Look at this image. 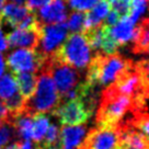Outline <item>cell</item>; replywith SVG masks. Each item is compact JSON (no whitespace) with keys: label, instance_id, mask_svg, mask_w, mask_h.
Segmentation results:
<instances>
[{"label":"cell","instance_id":"obj_1","mask_svg":"<svg viewBox=\"0 0 149 149\" xmlns=\"http://www.w3.org/2000/svg\"><path fill=\"white\" fill-rule=\"evenodd\" d=\"M35 91L30 99L25 101L23 111L30 116L36 114L53 113L61 104V97L49 72L45 69L38 71Z\"/></svg>","mask_w":149,"mask_h":149},{"label":"cell","instance_id":"obj_2","mask_svg":"<svg viewBox=\"0 0 149 149\" xmlns=\"http://www.w3.org/2000/svg\"><path fill=\"white\" fill-rule=\"evenodd\" d=\"M88 67L86 82L91 87H95L97 84L103 87L111 86L122 74L130 70V64L116 54L110 56H95Z\"/></svg>","mask_w":149,"mask_h":149},{"label":"cell","instance_id":"obj_3","mask_svg":"<svg viewBox=\"0 0 149 149\" xmlns=\"http://www.w3.org/2000/svg\"><path fill=\"white\" fill-rule=\"evenodd\" d=\"M91 51L92 49L82 33H72L66 37L65 42L53 57L76 69H84L92 61Z\"/></svg>","mask_w":149,"mask_h":149},{"label":"cell","instance_id":"obj_4","mask_svg":"<svg viewBox=\"0 0 149 149\" xmlns=\"http://www.w3.org/2000/svg\"><path fill=\"white\" fill-rule=\"evenodd\" d=\"M132 97L120 94L107 88L99 110V126L114 127L132 107Z\"/></svg>","mask_w":149,"mask_h":149},{"label":"cell","instance_id":"obj_5","mask_svg":"<svg viewBox=\"0 0 149 149\" xmlns=\"http://www.w3.org/2000/svg\"><path fill=\"white\" fill-rule=\"evenodd\" d=\"M42 69L47 70L53 78L59 97L74 89L79 82V74L76 68L58 61L55 57H48L43 64Z\"/></svg>","mask_w":149,"mask_h":149},{"label":"cell","instance_id":"obj_6","mask_svg":"<svg viewBox=\"0 0 149 149\" xmlns=\"http://www.w3.org/2000/svg\"><path fill=\"white\" fill-rule=\"evenodd\" d=\"M53 113L58 117L61 125H82L91 116L92 107L80 99H74L59 104Z\"/></svg>","mask_w":149,"mask_h":149},{"label":"cell","instance_id":"obj_7","mask_svg":"<svg viewBox=\"0 0 149 149\" xmlns=\"http://www.w3.org/2000/svg\"><path fill=\"white\" fill-rule=\"evenodd\" d=\"M46 58L40 55L36 49L19 48L11 52L6 64L13 74L18 72H38Z\"/></svg>","mask_w":149,"mask_h":149},{"label":"cell","instance_id":"obj_8","mask_svg":"<svg viewBox=\"0 0 149 149\" xmlns=\"http://www.w3.org/2000/svg\"><path fill=\"white\" fill-rule=\"evenodd\" d=\"M68 36V29L66 23L42 25L41 38L37 46V52L44 58H48L55 54L57 49L65 42Z\"/></svg>","mask_w":149,"mask_h":149},{"label":"cell","instance_id":"obj_9","mask_svg":"<svg viewBox=\"0 0 149 149\" xmlns=\"http://www.w3.org/2000/svg\"><path fill=\"white\" fill-rule=\"evenodd\" d=\"M0 21L17 29H31L41 25L34 11L30 10L26 6L15 2L5 5Z\"/></svg>","mask_w":149,"mask_h":149},{"label":"cell","instance_id":"obj_10","mask_svg":"<svg viewBox=\"0 0 149 149\" xmlns=\"http://www.w3.org/2000/svg\"><path fill=\"white\" fill-rule=\"evenodd\" d=\"M120 133L114 127L99 126L86 136L79 149H117Z\"/></svg>","mask_w":149,"mask_h":149},{"label":"cell","instance_id":"obj_11","mask_svg":"<svg viewBox=\"0 0 149 149\" xmlns=\"http://www.w3.org/2000/svg\"><path fill=\"white\" fill-rule=\"evenodd\" d=\"M41 30L42 25L31 29H15L6 36L8 46L36 49L41 38Z\"/></svg>","mask_w":149,"mask_h":149},{"label":"cell","instance_id":"obj_12","mask_svg":"<svg viewBox=\"0 0 149 149\" xmlns=\"http://www.w3.org/2000/svg\"><path fill=\"white\" fill-rule=\"evenodd\" d=\"M37 20L41 25L64 23L67 19L66 0H51L40 8Z\"/></svg>","mask_w":149,"mask_h":149},{"label":"cell","instance_id":"obj_13","mask_svg":"<svg viewBox=\"0 0 149 149\" xmlns=\"http://www.w3.org/2000/svg\"><path fill=\"white\" fill-rule=\"evenodd\" d=\"M87 136V128L84 125H63L59 130L61 149H79Z\"/></svg>","mask_w":149,"mask_h":149},{"label":"cell","instance_id":"obj_14","mask_svg":"<svg viewBox=\"0 0 149 149\" xmlns=\"http://www.w3.org/2000/svg\"><path fill=\"white\" fill-rule=\"evenodd\" d=\"M141 87V76L139 72H132L127 70L125 74L112 84L110 88L116 93L133 97Z\"/></svg>","mask_w":149,"mask_h":149},{"label":"cell","instance_id":"obj_15","mask_svg":"<svg viewBox=\"0 0 149 149\" xmlns=\"http://www.w3.org/2000/svg\"><path fill=\"white\" fill-rule=\"evenodd\" d=\"M111 10L110 3L107 0H99V2L93 7L92 9L84 12L86 21H84V30H90L100 26L103 23L104 19Z\"/></svg>","mask_w":149,"mask_h":149},{"label":"cell","instance_id":"obj_16","mask_svg":"<svg viewBox=\"0 0 149 149\" xmlns=\"http://www.w3.org/2000/svg\"><path fill=\"white\" fill-rule=\"evenodd\" d=\"M135 23L130 19V17H124L120 22L111 28V34L113 38L121 46L132 41L135 36Z\"/></svg>","mask_w":149,"mask_h":149},{"label":"cell","instance_id":"obj_17","mask_svg":"<svg viewBox=\"0 0 149 149\" xmlns=\"http://www.w3.org/2000/svg\"><path fill=\"white\" fill-rule=\"evenodd\" d=\"M18 89L20 90V94L25 100L30 99L35 91L37 84L36 72H18L13 74Z\"/></svg>","mask_w":149,"mask_h":149},{"label":"cell","instance_id":"obj_18","mask_svg":"<svg viewBox=\"0 0 149 149\" xmlns=\"http://www.w3.org/2000/svg\"><path fill=\"white\" fill-rule=\"evenodd\" d=\"M120 45L113 38L111 34V28L102 24V31H101V42L99 52H101L103 56H110L115 54L118 49Z\"/></svg>","mask_w":149,"mask_h":149},{"label":"cell","instance_id":"obj_19","mask_svg":"<svg viewBox=\"0 0 149 149\" xmlns=\"http://www.w3.org/2000/svg\"><path fill=\"white\" fill-rule=\"evenodd\" d=\"M49 126V120L45 114H36L33 116L32 139L36 143L42 141L47 128Z\"/></svg>","mask_w":149,"mask_h":149},{"label":"cell","instance_id":"obj_20","mask_svg":"<svg viewBox=\"0 0 149 149\" xmlns=\"http://www.w3.org/2000/svg\"><path fill=\"white\" fill-rule=\"evenodd\" d=\"M18 92V84L13 74H7L0 77V99L5 101Z\"/></svg>","mask_w":149,"mask_h":149},{"label":"cell","instance_id":"obj_21","mask_svg":"<svg viewBox=\"0 0 149 149\" xmlns=\"http://www.w3.org/2000/svg\"><path fill=\"white\" fill-rule=\"evenodd\" d=\"M84 21H86V13L80 11H74L69 15L67 21V29L72 33H82L84 30Z\"/></svg>","mask_w":149,"mask_h":149},{"label":"cell","instance_id":"obj_22","mask_svg":"<svg viewBox=\"0 0 149 149\" xmlns=\"http://www.w3.org/2000/svg\"><path fill=\"white\" fill-rule=\"evenodd\" d=\"M17 137H18L17 132L14 130L11 121L6 122L5 124L0 126V147L5 146L11 140L15 139Z\"/></svg>","mask_w":149,"mask_h":149},{"label":"cell","instance_id":"obj_23","mask_svg":"<svg viewBox=\"0 0 149 149\" xmlns=\"http://www.w3.org/2000/svg\"><path fill=\"white\" fill-rule=\"evenodd\" d=\"M147 8V0H130V19L136 23L141 14L145 12Z\"/></svg>","mask_w":149,"mask_h":149},{"label":"cell","instance_id":"obj_24","mask_svg":"<svg viewBox=\"0 0 149 149\" xmlns=\"http://www.w3.org/2000/svg\"><path fill=\"white\" fill-rule=\"evenodd\" d=\"M112 10H114L121 18L127 17L130 13V0H107Z\"/></svg>","mask_w":149,"mask_h":149},{"label":"cell","instance_id":"obj_25","mask_svg":"<svg viewBox=\"0 0 149 149\" xmlns=\"http://www.w3.org/2000/svg\"><path fill=\"white\" fill-rule=\"evenodd\" d=\"M99 2V0H68V3L71 9L80 12H87L92 9L94 6Z\"/></svg>","mask_w":149,"mask_h":149},{"label":"cell","instance_id":"obj_26","mask_svg":"<svg viewBox=\"0 0 149 149\" xmlns=\"http://www.w3.org/2000/svg\"><path fill=\"white\" fill-rule=\"evenodd\" d=\"M43 145L46 146H56L59 144V130L56 125H49L44 136Z\"/></svg>","mask_w":149,"mask_h":149},{"label":"cell","instance_id":"obj_27","mask_svg":"<svg viewBox=\"0 0 149 149\" xmlns=\"http://www.w3.org/2000/svg\"><path fill=\"white\" fill-rule=\"evenodd\" d=\"M136 125L140 130L139 133H141L149 141V117H141L139 121L136 123Z\"/></svg>","mask_w":149,"mask_h":149},{"label":"cell","instance_id":"obj_28","mask_svg":"<svg viewBox=\"0 0 149 149\" xmlns=\"http://www.w3.org/2000/svg\"><path fill=\"white\" fill-rule=\"evenodd\" d=\"M51 0H25V3L30 10L34 11L35 9H40L43 6L48 3Z\"/></svg>","mask_w":149,"mask_h":149},{"label":"cell","instance_id":"obj_29","mask_svg":"<svg viewBox=\"0 0 149 149\" xmlns=\"http://www.w3.org/2000/svg\"><path fill=\"white\" fill-rule=\"evenodd\" d=\"M10 121L9 112L5 105V102L0 99V122H8Z\"/></svg>","mask_w":149,"mask_h":149},{"label":"cell","instance_id":"obj_30","mask_svg":"<svg viewBox=\"0 0 149 149\" xmlns=\"http://www.w3.org/2000/svg\"><path fill=\"white\" fill-rule=\"evenodd\" d=\"M8 49V43H7V37L5 35V32L1 26V21H0V53Z\"/></svg>","mask_w":149,"mask_h":149},{"label":"cell","instance_id":"obj_31","mask_svg":"<svg viewBox=\"0 0 149 149\" xmlns=\"http://www.w3.org/2000/svg\"><path fill=\"white\" fill-rule=\"evenodd\" d=\"M21 145H22V140H14L13 143L6 146L5 149H21Z\"/></svg>","mask_w":149,"mask_h":149},{"label":"cell","instance_id":"obj_32","mask_svg":"<svg viewBox=\"0 0 149 149\" xmlns=\"http://www.w3.org/2000/svg\"><path fill=\"white\" fill-rule=\"evenodd\" d=\"M6 66H7V64H6L5 57H3V55H2L1 53H0V77H1L2 74H5Z\"/></svg>","mask_w":149,"mask_h":149},{"label":"cell","instance_id":"obj_33","mask_svg":"<svg viewBox=\"0 0 149 149\" xmlns=\"http://www.w3.org/2000/svg\"><path fill=\"white\" fill-rule=\"evenodd\" d=\"M21 149H33L32 148V143H31L30 140H22Z\"/></svg>","mask_w":149,"mask_h":149},{"label":"cell","instance_id":"obj_34","mask_svg":"<svg viewBox=\"0 0 149 149\" xmlns=\"http://www.w3.org/2000/svg\"><path fill=\"white\" fill-rule=\"evenodd\" d=\"M140 67H141V70H143L144 72L149 74V61H145V63H143V64L140 65Z\"/></svg>","mask_w":149,"mask_h":149},{"label":"cell","instance_id":"obj_35","mask_svg":"<svg viewBox=\"0 0 149 149\" xmlns=\"http://www.w3.org/2000/svg\"><path fill=\"white\" fill-rule=\"evenodd\" d=\"M117 149H136V148H134V147H130V146H127V145H125V144H122V143H120V144H118V146H117Z\"/></svg>","mask_w":149,"mask_h":149},{"label":"cell","instance_id":"obj_36","mask_svg":"<svg viewBox=\"0 0 149 149\" xmlns=\"http://www.w3.org/2000/svg\"><path fill=\"white\" fill-rule=\"evenodd\" d=\"M5 5H6V0H0V18H1V13H2V10H3Z\"/></svg>","mask_w":149,"mask_h":149},{"label":"cell","instance_id":"obj_37","mask_svg":"<svg viewBox=\"0 0 149 149\" xmlns=\"http://www.w3.org/2000/svg\"><path fill=\"white\" fill-rule=\"evenodd\" d=\"M12 1H14L15 3H20V5H22L24 2V0H12Z\"/></svg>","mask_w":149,"mask_h":149}]
</instances>
